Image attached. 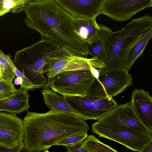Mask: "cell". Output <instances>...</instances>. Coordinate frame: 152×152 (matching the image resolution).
<instances>
[{"instance_id":"1","label":"cell","mask_w":152,"mask_h":152,"mask_svg":"<svg viewBox=\"0 0 152 152\" xmlns=\"http://www.w3.org/2000/svg\"><path fill=\"white\" fill-rule=\"evenodd\" d=\"M24 11L26 26L38 31L42 39H50L60 47L87 58L88 45L76 35L72 27L75 18L55 0H28Z\"/></svg>"},{"instance_id":"2","label":"cell","mask_w":152,"mask_h":152,"mask_svg":"<svg viewBox=\"0 0 152 152\" xmlns=\"http://www.w3.org/2000/svg\"><path fill=\"white\" fill-rule=\"evenodd\" d=\"M23 120L24 148L30 152L48 149L59 141L72 135L87 133L90 127L79 116L50 110L44 113L28 110Z\"/></svg>"},{"instance_id":"3","label":"cell","mask_w":152,"mask_h":152,"mask_svg":"<svg viewBox=\"0 0 152 152\" xmlns=\"http://www.w3.org/2000/svg\"><path fill=\"white\" fill-rule=\"evenodd\" d=\"M152 27V18L149 14L132 20L124 27L112 32L108 53L103 61L104 67L98 68L99 75L124 70V63L129 49Z\"/></svg>"},{"instance_id":"4","label":"cell","mask_w":152,"mask_h":152,"mask_svg":"<svg viewBox=\"0 0 152 152\" xmlns=\"http://www.w3.org/2000/svg\"><path fill=\"white\" fill-rule=\"evenodd\" d=\"M60 48L50 39H41L17 52L12 62L37 88L48 89V78L45 77L43 69L57 55Z\"/></svg>"},{"instance_id":"5","label":"cell","mask_w":152,"mask_h":152,"mask_svg":"<svg viewBox=\"0 0 152 152\" xmlns=\"http://www.w3.org/2000/svg\"><path fill=\"white\" fill-rule=\"evenodd\" d=\"M95 79L90 70L68 71L48 78V86L64 97H83L89 92Z\"/></svg>"},{"instance_id":"6","label":"cell","mask_w":152,"mask_h":152,"mask_svg":"<svg viewBox=\"0 0 152 152\" xmlns=\"http://www.w3.org/2000/svg\"><path fill=\"white\" fill-rule=\"evenodd\" d=\"M92 132L114 141L133 151L141 152L152 140V134L142 132L121 126L97 121L91 126Z\"/></svg>"},{"instance_id":"7","label":"cell","mask_w":152,"mask_h":152,"mask_svg":"<svg viewBox=\"0 0 152 152\" xmlns=\"http://www.w3.org/2000/svg\"><path fill=\"white\" fill-rule=\"evenodd\" d=\"M72 107L84 121L98 120L118 104L113 98L96 96L87 94L84 96L65 97Z\"/></svg>"},{"instance_id":"8","label":"cell","mask_w":152,"mask_h":152,"mask_svg":"<svg viewBox=\"0 0 152 152\" xmlns=\"http://www.w3.org/2000/svg\"><path fill=\"white\" fill-rule=\"evenodd\" d=\"M133 85L132 75L123 70L107 72L95 79L88 94L111 99Z\"/></svg>"},{"instance_id":"9","label":"cell","mask_w":152,"mask_h":152,"mask_svg":"<svg viewBox=\"0 0 152 152\" xmlns=\"http://www.w3.org/2000/svg\"><path fill=\"white\" fill-rule=\"evenodd\" d=\"M90 69L88 58L69 48L60 47L57 55L45 66L43 72L50 78L65 72Z\"/></svg>"},{"instance_id":"10","label":"cell","mask_w":152,"mask_h":152,"mask_svg":"<svg viewBox=\"0 0 152 152\" xmlns=\"http://www.w3.org/2000/svg\"><path fill=\"white\" fill-rule=\"evenodd\" d=\"M152 6V0H103L100 14L117 21H123Z\"/></svg>"},{"instance_id":"11","label":"cell","mask_w":152,"mask_h":152,"mask_svg":"<svg viewBox=\"0 0 152 152\" xmlns=\"http://www.w3.org/2000/svg\"><path fill=\"white\" fill-rule=\"evenodd\" d=\"M97 121L120 125L139 132L152 134V132L145 127L136 116L131 101L123 104H117Z\"/></svg>"},{"instance_id":"12","label":"cell","mask_w":152,"mask_h":152,"mask_svg":"<svg viewBox=\"0 0 152 152\" xmlns=\"http://www.w3.org/2000/svg\"><path fill=\"white\" fill-rule=\"evenodd\" d=\"M23 120L16 114L0 112V145L12 148L23 142Z\"/></svg>"},{"instance_id":"13","label":"cell","mask_w":152,"mask_h":152,"mask_svg":"<svg viewBox=\"0 0 152 152\" xmlns=\"http://www.w3.org/2000/svg\"><path fill=\"white\" fill-rule=\"evenodd\" d=\"M103 0H55L56 2L76 18L96 20L100 15Z\"/></svg>"},{"instance_id":"14","label":"cell","mask_w":152,"mask_h":152,"mask_svg":"<svg viewBox=\"0 0 152 152\" xmlns=\"http://www.w3.org/2000/svg\"><path fill=\"white\" fill-rule=\"evenodd\" d=\"M148 91L136 88L132 93L131 105L142 124L152 132V97Z\"/></svg>"},{"instance_id":"15","label":"cell","mask_w":152,"mask_h":152,"mask_svg":"<svg viewBox=\"0 0 152 152\" xmlns=\"http://www.w3.org/2000/svg\"><path fill=\"white\" fill-rule=\"evenodd\" d=\"M28 90L20 87L12 94L0 99V111L16 114L27 111L30 107Z\"/></svg>"},{"instance_id":"16","label":"cell","mask_w":152,"mask_h":152,"mask_svg":"<svg viewBox=\"0 0 152 152\" xmlns=\"http://www.w3.org/2000/svg\"><path fill=\"white\" fill-rule=\"evenodd\" d=\"M72 24L76 35L88 45H91L98 40L99 26L96 20L75 18Z\"/></svg>"},{"instance_id":"17","label":"cell","mask_w":152,"mask_h":152,"mask_svg":"<svg viewBox=\"0 0 152 152\" xmlns=\"http://www.w3.org/2000/svg\"><path fill=\"white\" fill-rule=\"evenodd\" d=\"M99 39L91 45H88V53L93 57L103 61L108 53L110 39L113 31L110 28L103 25L99 24Z\"/></svg>"},{"instance_id":"18","label":"cell","mask_w":152,"mask_h":152,"mask_svg":"<svg viewBox=\"0 0 152 152\" xmlns=\"http://www.w3.org/2000/svg\"><path fill=\"white\" fill-rule=\"evenodd\" d=\"M41 92L45 104L51 110L71 113L80 118V114L72 107L65 97L49 89H43Z\"/></svg>"},{"instance_id":"19","label":"cell","mask_w":152,"mask_h":152,"mask_svg":"<svg viewBox=\"0 0 152 152\" xmlns=\"http://www.w3.org/2000/svg\"><path fill=\"white\" fill-rule=\"evenodd\" d=\"M152 36V27L128 50L124 63V69L129 72L136 60L142 53Z\"/></svg>"},{"instance_id":"20","label":"cell","mask_w":152,"mask_h":152,"mask_svg":"<svg viewBox=\"0 0 152 152\" xmlns=\"http://www.w3.org/2000/svg\"><path fill=\"white\" fill-rule=\"evenodd\" d=\"M84 140L82 142L83 145L89 152H118L93 135H88Z\"/></svg>"},{"instance_id":"21","label":"cell","mask_w":152,"mask_h":152,"mask_svg":"<svg viewBox=\"0 0 152 152\" xmlns=\"http://www.w3.org/2000/svg\"><path fill=\"white\" fill-rule=\"evenodd\" d=\"M1 53L2 56L10 66L16 76L23 80V82L20 85V87L27 88L29 90H33L37 88L36 86L32 83L28 78L16 67L9 55L5 54L1 50Z\"/></svg>"},{"instance_id":"22","label":"cell","mask_w":152,"mask_h":152,"mask_svg":"<svg viewBox=\"0 0 152 152\" xmlns=\"http://www.w3.org/2000/svg\"><path fill=\"white\" fill-rule=\"evenodd\" d=\"M0 49V65L1 69L2 75L0 78L3 80L12 82L16 75L10 66L2 56Z\"/></svg>"},{"instance_id":"23","label":"cell","mask_w":152,"mask_h":152,"mask_svg":"<svg viewBox=\"0 0 152 152\" xmlns=\"http://www.w3.org/2000/svg\"><path fill=\"white\" fill-rule=\"evenodd\" d=\"M17 90L12 82L3 80L0 78V99L12 94Z\"/></svg>"},{"instance_id":"24","label":"cell","mask_w":152,"mask_h":152,"mask_svg":"<svg viewBox=\"0 0 152 152\" xmlns=\"http://www.w3.org/2000/svg\"><path fill=\"white\" fill-rule=\"evenodd\" d=\"M88 136L87 133L72 135L59 141L56 145L66 146L72 145L80 142L83 141L86 139Z\"/></svg>"},{"instance_id":"25","label":"cell","mask_w":152,"mask_h":152,"mask_svg":"<svg viewBox=\"0 0 152 152\" xmlns=\"http://www.w3.org/2000/svg\"><path fill=\"white\" fill-rule=\"evenodd\" d=\"M83 141L66 146L67 152H89L83 145Z\"/></svg>"},{"instance_id":"26","label":"cell","mask_w":152,"mask_h":152,"mask_svg":"<svg viewBox=\"0 0 152 152\" xmlns=\"http://www.w3.org/2000/svg\"><path fill=\"white\" fill-rule=\"evenodd\" d=\"M24 0H3V7L7 12L15 6L22 3Z\"/></svg>"},{"instance_id":"27","label":"cell","mask_w":152,"mask_h":152,"mask_svg":"<svg viewBox=\"0 0 152 152\" xmlns=\"http://www.w3.org/2000/svg\"><path fill=\"white\" fill-rule=\"evenodd\" d=\"M24 146L23 142L12 148L0 145V152H21Z\"/></svg>"},{"instance_id":"28","label":"cell","mask_w":152,"mask_h":152,"mask_svg":"<svg viewBox=\"0 0 152 152\" xmlns=\"http://www.w3.org/2000/svg\"><path fill=\"white\" fill-rule=\"evenodd\" d=\"M141 152H152V140L144 147Z\"/></svg>"},{"instance_id":"29","label":"cell","mask_w":152,"mask_h":152,"mask_svg":"<svg viewBox=\"0 0 152 152\" xmlns=\"http://www.w3.org/2000/svg\"><path fill=\"white\" fill-rule=\"evenodd\" d=\"M7 13L3 7V0H0V16Z\"/></svg>"},{"instance_id":"30","label":"cell","mask_w":152,"mask_h":152,"mask_svg":"<svg viewBox=\"0 0 152 152\" xmlns=\"http://www.w3.org/2000/svg\"><path fill=\"white\" fill-rule=\"evenodd\" d=\"M23 80L19 77H17L15 79L14 81V84L17 85H21L23 83Z\"/></svg>"},{"instance_id":"31","label":"cell","mask_w":152,"mask_h":152,"mask_svg":"<svg viewBox=\"0 0 152 152\" xmlns=\"http://www.w3.org/2000/svg\"><path fill=\"white\" fill-rule=\"evenodd\" d=\"M21 152H29L28 151H27L24 148V147L23 148V149L22 151H21ZM42 152H50L49 151H48V150H44L43 151H42Z\"/></svg>"},{"instance_id":"32","label":"cell","mask_w":152,"mask_h":152,"mask_svg":"<svg viewBox=\"0 0 152 152\" xmlns=\"http://www.w3.org/2000/svg\"><path fill=\"white\" fill-rule=\"evenodd\" d=\"M1 75H2L1 69V66L0 65V77L1 76Z\"/></svg>"}]
</instances>
